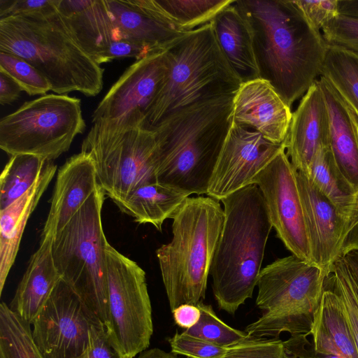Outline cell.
Returning a JSON list of instances; mask_svg holds the SVG:
<instances>
[{"mask_svg": "<svg viewBox=\"0 0 358 358\" xmlns=\"http://www.w3.org/2000/svg\"><path fill=\"white\" fill-rule=\"evenodd\" d=\"M250 29L259 78L291 108L321 76L329 48L294 1L235 0Z\"/></svg>", "mask_w": 358, "mask_h": 358, "instance_id": "cell-1", "label": "cell"}, {"mask_svg": "<svg viewBox=\"0 0 358 358\" xmlns=\"http://www.w3.org/2000/svg\"><path fill=\"white\" fill-rule=\"evenodd\" d=\"M233 96L196 103L155 127L157 182L190 195L206 194L232 123Z\"/></svg>", "mask_w": 358, "mask_h": 358, "instance_id": "cell-2", "label": "cell"}, {"mask_svg": "<svg viewBox=\"0 0 358 358\" xmlns=\"http://www.w3.org/2000/svg\"><path fill=\"white\" fill-rule=\"evenodd\" d=\"M224 219L210 275L218 308L231 315L252 297L273 228L263 195L255 184L221 199Z\"/></svg>", "mask_w": 358, "mask_h": 358, "instance_id": "cell-3", "label": "cell"}, {"mask_svg": "<svg viewBox=\"0 0 358 358\" xmlns=\"http://www.w3.org/2000/svg\"><path fill=\"white\" fill-rule=\"evenodd\" d=\"M0 52L24 59L57 94L79 92L95 96L103 89L104 69L73 40L57 6L44 12L0 19Z\"/></svg>", "mask_w": 358, "mask_h": 358, "instance_id": "cell-4", "label": "cell"}, {"mask_svg": "<svg viewBox=\"0 0 358 358\" xmlns=\"http://www.w3.org/2000/svg\"><path fill=\"white\" fill-rule=\"evenodd\" d=\"M224 219L220 201L202 196L187 198L174 215L173 238L156 251L171 311L205 299Z\"/></svg>", "mask_w": 358, "mask_h": 358, "instance_id": "cell-5", "label": "cell"}, {"mask_svg": "<svg viewBox=\"0 0 358 358\" xmlns=\"http://www.w3.org/2000/svg\"><path fill=\"white\" fill-rule=\"evenodd\" d=\"M166 55L167 72L146 114L151 128L196 103L233 96L242 83L221 50L211 22L185 33Z\"/></svg>", "mask_w": 358, "mask_h": 358, "instance_id": "cell-6", "label": "cell"}, {"mask_svg": "<svg viewBox=\"0 0 358 358\" xmlns=\"http://www.w3.org/2000/svg\"><path fill=\"white\" fill-rule=\"evenodd\" d=\"M157 140L137 110L93 123L81 151L92 157L99 186L119 208L137 188L157 182Z\"/></svg>", "mask_w": 358, "mask_h": 358, "instance_id": "cell-7", "label": "cell"}, {"mask_svg": "<svg viewBox=\"0 0 358 358\" xmlns=\"http://www.w3.org/2000/svg\"><path fill=\"white\" fill-rule=\"evenodd\" d=\"M328 275L315 263L294 255L262 268L256 305L264 313L245 332L253 338H274L282 332L310 334Z\"/></svg>", "mask_w": 358, "mask_h": 358, "instance_id": "cell-8", "label": "cell"}, {"mask_svg": "<svg viewBox=\"0 0 358 358\" xmlns=\"http://www.w3.org/2000/svg\"><path fill=\"white\" fill-rule=\"evenodd\" d=\"M100 186L52 238V255L62 279L107 328L108 294L106 248Z\"/></svg>", "mask_w": 358, "mask_h": 358, "instance_id": "cell-9", "label": "cell"}, {"mask_svg": "<svg viewBox=\"0 0 358 358\" xmlns=\"http://www.w3.org/2000/svg\"><path fill=\"white\" fill-rule=\"evenodd\" d=\"M85 128L80 99L45 94L1 119L0 148L9 156L31 154L52 162Z\"/></svg>", "mask_w": 358, "mask_h": 358, "instance_id": "cell-10", "label": "cell"}, {"mask_svg": "<svg viewBox=\"0 0 358 358\" xmlns=\"http://www.w3.org/2000/svg\"><path fill=\"white\" fill-rule=\"evenodd\" d=\"M110 340L122 358L148 349L153 334L152 306L144 270L111 245L106 248Z\"/></svg>", "mask_w": 358, "mask_h": 358, "instance_id": "cell-11", "label": "cell"}, {"mask_svg": "<svg viewBox=\"0 0 358 358\" xmlns=\"http://www.w3.org/2000/svg\"><path fill=\"white\" fill-rule=\"evenodd\" d=\"M31 324L44 358H80L87 350L91 327L103 324L60 279Z\"/></svg>", "mask_w": 358, "mask_h": 358, "instance_id": "cell-12", "label": "cell"}, {"mask_svg": "<svg viewBox=\"0 0 358 358\" xmlns=\"http://www.w3.org/2000/svg\"><path fill=\"white\" fill-rule=\"evenodd\" d=\"M296 173L283 149L257 175L253 184L263 195L278 237L292 255L313 262Z\"/></svg>", "mask_w": 358, "mask_h": 358, "instance_id": "cell-13", "label": "cell"}, {"mask_svg": "<svg viewBox=\"0 0 358 358\" xmlns=\"http://www.w3.org/2000/svg\"><path fill=\"white\" fill-rule=\"evenodd\" d=\"M57 8L73 40L97 64L147 57L122 36L106 0H58Z\"/></svg>", "mask_w": 358, "mask_h": 358, "instance_id": "cell-14", "label": "cell"}, {"mask_svg": "<svg viewBox=\"0 0 358 358\" xmlns=\"http://www.w3.org/2000/svg\"><path fill=\"white\" fill-rule=\"evenodd\" d=\"M283 149L259 133L231 123L206 195L218 201L253 184V180Z\"/></svg>", "mask_w": 358, "mask_h": 358, "instance_id": "cell-15", "label": "cell"}, {"mask_svg": "<svg viewBox=\"0 0 358 358\" xmlns=\"http://www.w3.org/2000/svg\"><path fill=\"white\" fill-rule=\"evenodd\" d=\"M166 52L136 60L110 87L92 115V122L113 120L139 110L146 117L166 74Z\"/></svg>", "mask_w": 358, "mask_h": 358, "instance_id": "cell-16", "label": "cell"}, {"mask_svg": "<svg viewBox=\"0 0 358 358\" xmlns=\"http://www.w3.org/2000/svg\"><path fill=\"white\" fill-rule=\"evenodd\" d=\"M312 261L329 274L341 256L346 219L312 182L308 175L296 173Z\"/></svg>", "mask_w": 358, "mask_h": 358, "instance_id": "cell-17", "label": "cell"}, {"mask_svg": "<svg viewBox=\"0 0 358 358\" xmlns=\"http://www.w3.org/2000/svg\"><path fill=\"white\" fill-rule=\"evenodd\" d=\"M291 108L267 81L242 83L234 95L232 122L255 131L274 143H283L291 123Z\"/></svg>", "mask_w": 358, "mask_h": 358, "instance_id": "cell-18", "label": "cell"}, {"mask_svg": "<svg viewBox=\"0 0 358 358\" xmlns=\"http://www.w3.org/2000/svg\"><path fill=\"white\" fill-rule=\"evenodd\" d=\"M285 152L298 171L308 173L319 149L329 146V122L326 102L317 80L292 113L284 141Z\"/></svg>", "mask_w": 358, "mask_h": 358, "instance_id": "cell-19", "label": "cell"}, {"mask_svg": "<svg viewBox=\"0 0 358 358\" xmlns=\"http://www.w3.org/2000/svg\"><path fill=\"white\" fill-rule=\"evenodd\" d=\"M99 186L90 154L80 151L59 168L50 208L41 236L53 237L73 218Z\"/></svg>", "mask_w": 358, "mask_h": 358, "instance_id": "cell-20", "label": "cell"}, {"mask_svg": "<svg viewBox=\"0 0 358 358\" xmlns=\"http://www.w3.org/2000/svg\"><path fill=\"white\" fill-rule=\"evenodd\" d=\"M106 1L122 36L146 56L167 51L187 33L162 18L155 0Z\"/></svg>", "mask_w": 358, "mask_h": 358, "instance_id": "cell-21", "label": "cell"}, {"mask_svg": "<svg viewBox=\"0 0 358 358\" xmlns=\"http://www.w3.org/2000/svg\"><path fill=\"white\" fill-rule=\"evenodd\" d=\"M317 82L326 102L329 122V148L342 178L358 192V134L352 111L322 76Z\"/></svg>", "mask_w": 358, "mask_h": 358, "instance_id": "cell-22", "label": "cell"}, {"mask_svg": "<svg viewBox=\"0 0 358 358\" xmlns=\"http://www.w3.org/2000/svg\"><path fill=\"white\" fill-rule=\"evenodd\" d=\"M52 236H41L40 245L28 266L8 306L29 324L45 304L61 279L52 255Z\"/></svg>", "mask_w": 358, "mask_h": 358, "instance_id": "cell-23", "label": "cell"}, {"mask_svg": "<svg viewBox=\"0 0 358 358\" xmlns=\"http://www.w3.org/2000/svg\"><path fill=\"white\" fill-rule=\"evenodd\" d=\"M57 171L52 161H47L36 183L24 194L0 210V294L15 260L28 220L48 188Z\"/></svg>", "mask_w": 358, "mask_h": 358, "instance_id": "cell-24", "label": "cell"}, {"mask_svg": "<svg viewBox=\"0 0 358 358\" xmlns=\"http://www.w3.org/2000/svg\"><path fill=\"white\" fill-rule=\"evenodd\" d=\"M210 22L221 50L241 82L260 78L251 34L235 0Z\"/></svg>", "mask_w": 358, "mask_h": 358, "instance_id": "cell-25", "label": "cell"}, {"mask_svg": "<svg viewBox=\"0 0 358 358\" xmlns=\"http://www.w3.org/2000/svg\"><path fill=\"white\" fill-rule=\"evenodd\" d=\"M310 335L317 352L341 358H358L343 304L337 294L325 284Z\"/></svg>", "mask_w": 358, "mask_h": 358, "instance_id": "cell-26", "label": "cell"}, {"mask_svg": "<svg viewBox=\"0 0 358 358\" xmlns=\"http://www.w3.org/2000/svg\"><path fill=\"white\" fill-rule=\"evenodd\" d=\"M189 194L158 182L134 190L119 207L139 224H151L162 231L164 222L173 217Z\"/></svg>", "mask_w": 358, "mask_h": 358, "instance_id": "cell-27", "label": "cell"}, {"mask_svg": "<svg viewBox=\"0 0 358 358\" xmlns=\"http://www.w3.org/2000/svg\"><path fill=\"white\" fill-rule=\"evenodd\" d=\"M308 176L345 217L346 224L352 212L357 193L338 173L329 145L321 147L310 166Z\"/></svg>", "mask_w": 358, "mask_h": 358, "instance_id": "cell-28", "label": "cell"}, {"mask_svg": "<svg viewBox=\"0 0 358 358\" xmlns=\"http://www.w3.org/2000/svg\"><path fill=\"white\" fill-rule=\"evenodd\" d=\"M234 0H155L162 18L180 32H189L212 21Z\"/></svg>", "mask_w": 358, "mask_h": 358, "instance_id": "cell-29", "label": "cell"}, {"mask_svg": "<svg viewBox=\"0 0 358 358\" xmlns=\"http://www.w3.org/2000/svg\"><path fill=\"white\" fill-rule=\"evenodd\" d=\"M46 160L31 154L10 156L0 178V210L24 194L41 175Z\"/></svg>", "mask_w": 358, "mask_h": 358, "instance_id": "cell-30", "label": "cell"}, {"mask_svg": "<svg viewBox=\"0 0 358 358\" xmlns=\"http://www.w3.org/2000/svg\"><path fill=\"white\" fill-rule=\"evenodd\" d=\"M320 76L358 112V56L329 45Z\"/></svg>", "mask_w": 358, "mask_h": 358, "instance_id": "cell-31", "label": "cell"}, {"mask_svg": "<svg viewBox=\"0 0 358 358\" xmlns=\"http://www.w3.org/2000/svg\"><path fill=\"white\" fill-rule=\"evenodd\" d=\"M31 324L0 304V358H44L35 344Z\"/></svg>", "mask_w": 358, "mask_h": 358, "instance_id": "cell-32", "label": "cell"}, {"mask_svg": "<svg viewBox=\"0 0 358 358\" xmlns=\"http://www.w3.org/2000/svg\"><path fill=\"white\" fill-rule=\"evenodd\" d=\"M197 306L201 310L200 319L194 326L185 329L184 333L227 348L252 338L245 331L225 324L217 316L210 305L201 301Z\"/></svg>", "mask_w": 358, "mask_h": 358, "instance_id": "cell-33", "label": "cell"}, {"mask_svg": "<svg viewBox=\"0 0 358 358\" xmlns=\"http://www.w3.org/2000/svg\"><path fill=\"white\" fill-rule=\"evenodd\" d=\"M325 285L337 294L343 304L358 352V284L341 257L334 263Z\"/></svg>", "mask_w": 358, "mask_h": 358, "instance_id": "cell-34", "label": "cell"}, {"mask_svg": "<svg viewBox=\"0 0 358 358\" xmlns=\"http://www.w3.org/2000/svg\"><path fill=\"white\" fill-rule=\"evenodd\" d=\"M0 72L15 80L29 96L45 95L51 90L48 80L24 59L0 52Z\"/></svg>", "mask_w": 358, "mask_h": 358, "instance_id": "cell-35", "label": "cell"}, {"mask_svg": "<svg viewBox=\"0 0 358 358\" xmlns=\"http://www.w3.org/2000/svg\"><path fill=\"white\" fill-rule=\"evenodd\" d=\"M329 46L337 47L358 56V18L338 15L321 30Z\"/></svg>", "mask_w": 358, "mask_h": 358, "instance_id": "cell-36", "label": "cell"}, {"mask_svg": "<svg viewBox=\"0 0 358 358\" xmlns=\"http://www.w3.org/2000/svg\"><path fill=\"white\" fill-rule=\"evenodd\" d=\"M221 358H289L284 341L250 338L227 348Z\"/></svg>", "mask_w": 358, "mask_h": 358, "instance_id": "cell-37", "label": "cell"}, {"mask_svg": "<svg viewBox=\"0 0 358 358\" xmlns=\"http://www.w3.org/2000/svg\"><path fill=\"white\" fill-rule=\"evenodd\" d=\"M171 352L189 358H221L227 348L192 336L184 332L176 333L169 340Z\"/></svg>", "mask_w": 358, "mask_h": 358, "instance_id": "cell-38", "label": "cell"}, {"mask_svg": "<svg viewBox=\"0 0 358 358\" xmlns=\"http://www.w3.org/2000/svg\"><path fill=\"white\" fill-rule=\"evenodd\" d=\"M294 1L311 25L320 31L339 15L338 0Z\"/></svg>", "mask_w": 358, "mask_h": 358, "instance_id": "cell-39", "label": "cell"}, {"mask_svg": "<svg viewBox=\"0 0 358 358\" xmlns=\"http://www.w3.org/2000/svg\"><path fill=\"white\" fill-rule=\"evenodd\" d=\"M89 335L87 350L80 358H122L113 345L103 324L92 326Z\"/></svg>", "mask_w": 358, "mask_h": 358, "instance_id": "cell-40", "label": "cell"}, {"mask_svg": "<svg viewBox=\"0 0 358 358\" xmlns=\"http://www.w3.org/2000/svg\"><path fill=\"white\" fill-rule=\"evenodd\" d=\"M57 3V0H0V19L44 12Z\"/></svg>", "mask_w": 358, "mask_h": 358, "instance_id": "cell-41", "label": "cell"}, {"mask_svg": "<svg viewBox=\"0 0 358 358\" xmlns=\"http://www.w3.org/2000/svg\"><path fill=\"white\" fill-rule=\"evenodd\" d=\"M308 335L310 334L291 336L284 341L289 358H341L315 350L313 343L308 339Z\"/></svg>", "mask_w": 358, "mask_h": 358, "instance_id": "cell-42", "label": "cell"}, {"mask_svg": "<svg viewBox=\"0 0 358 358\" xmlns=\"http://www.w3.org/2000/svg\"><path fill=\"white\" fill-rule=\"evenodd\" d=\"M352 113L355 117L358 134V120L355 113L353 111ZM352 250H358V192L356 196L355 203L352 212L346 224L345 231L341 248V256Z\"/></svg>", "mask_w": 358, "mask_h": 358, "instance_id": "cell-43", "label": "cell"}, {"mask_svg": "<svg viewBox=\"0 0 358 358\" xmlns=\"http://www.w3.org/2000/svg\"><path fill=\"white\" fill-rule=\"evenodd\" d=\"M171 312L175 323L185 329L194 326L201 317V310L197 305L182 304Z\"/></svg>", "mask_w": 358, "mask_h": 358, "instance_id": "cell-44", "label": "cell"}, {"mask_svg": "<svg viewBox=\"0 0 358 358\" xmlns=\"http://www.w3.org/2000/svg\"><path fill=\"white\" fill-rule=\"evenodd\" d=\"M22 91L20 85L3 72H0V103L10 104L15 101Z\"/></svg>", "mask_w": 358, "mask_h": 358, "instance_id": "cell-45", "label": "cell"}, {"mask_svg": "<svg viewBox=\"0 0 358 358\" xmlns=\"http://www.w3.org/2000/svg\"><path fill=\"white\" fill-rule=\"evenodd\" d=\"M341 257L358 284V250H350L342 255Z\"/></svg>", "mask_w": 358, "mask_h": 358, "instance_id": "cell-46", "label": "cell"}, {"mask_svg": "<svg viewBox=\"0 0 358 358\" xmlns=\"http://www.w3.org/2000/svg\"><path fill=\"white\" fill-rule=\"evenodd\" d=\"M339 14L358 18V0H338Z\"/></svg>", "mask_w": 358, "mask_h": 358, "instance_id": "cell-47", "label": "cell"}, {"mask_svg": "<svg viewBox=\"0 0 358 358\" xmlns=\"http://www.w3.org/2000/svg\"><path fill=\"white\" fill-rule=\"evenodd\" d=\"M136 358H180L173 352H168L158 348L146 349L138 354Z\"/></svg>", "mask_w": 358, "mask_h": 358, "instance_id": "cell-48", "label": "cell"}]
</instances>
